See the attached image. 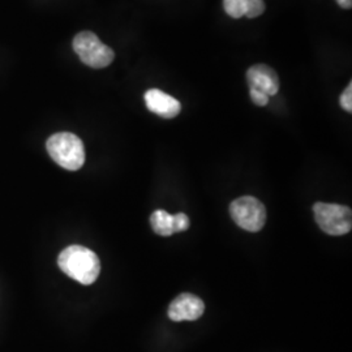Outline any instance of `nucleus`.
<instances>
[{
  "label": "nucleus",
  "mask_w": 352,
  "mask_h": 352,
  "mask_svg": "<svg viewBox=\"0 0 352 352\" xmlns=\"http://www.w3.org/2000/svg\"><path fill=\"white\" fill-rule=\"evenodd\" d=\"M72 46L81 62L96 69L110 65L115 58L113 49L103 45L100 38L88 30L78 33L74 38Z\"/></svg>",
  "instance_id": "7ed1b4c3"
},
{
  "label": "nucleus",
  "mask_w": 352,
  "mask_h": 352,
  "mask_svg": "<svg viewBox=\"0 0 352 352\" xmlns=\"http://www.w3.org/2000/svg\"><path fill=\"white\" fill-rule=\"evenodd\" d=\"M230 214L235 223L245 231L257 232L265 226L266 210L264 204L256 197L244 196L231 202Z\"/></svg>",
  "instance_id": "39448f33"
},
{
  "label": "nucleus",
  "mask_w": 352,
  "mask_h": 352,
  "mask_svg": "<svg viewBox=\"0 0 352 352\" xmlns=\"http://www.w3.org/2000/svg\"><path fill=\"white\" fill-rule=\"evenodd\" d=\"M316 222L320 228L333 236L346 235L351 231V209L338 204L317 202L314 206Z\"/></svg>",
  "instance_id": "20e7f679"
},
{
  "label": "nucleus",
  "mask_w": 352,
  "mask_h": 352,
  "mask_svg": "<svg viewBox=\"0 0 352 352\" xmlns=\"http://www.w3.org/2000/svg\"><path fill=\"white\" fill-rule=\"evenodd\" d=\"M247 81L250 89L265 93L267 97L276 96L279 90V77L277 72L265 64H256L247 71Z\"/></svg>",
  "instance_id": "0eeeda50"
},
{
  "label": "nucleus",
  "mask_w": 352,
  "mask_h": 352,
  "mask_svg": "<svg viewBox=\"0 0 352 352\" xmlns=\"http://www.w3.org/2000/svg\"><path fill=\"white\" fill-rule=\"evenodd\" d=\"M337 3L343 10H350L352 7V0H337Z\"/></svg>",
  "instance_id": "2eb2a0df"
},
{
  "label": "nucleus",
  "mask_w": 352,
  "mask_h": 352,
  "mask_svg": "<svg viewBox=\"0 0 352 352\" xmlns=\"http://www.w3.org/2000/svg\"><path fill=\"white\" fill-rule=\"evenodd\" d=\"M250 94H251V100L256 106H266L269 103V97L260 91V90H256V89H250Z\"/></svg>",
  "instance_id": "4468645a"
},
{
  "label": "nucleus",
  "mask_w": 352,
  "mask_h": 352,
  "mask_svg": "<svg viewBox=\"0 0 352 352\" xmlns=\"http://www.w3.org/2000/svg\"><path fill=\"white\" fill-rule=\"evenodd\" d=\"M248 0H223V7L228 16L232 19H240L245 16Z\"/></svg>",
  "instance_id": "9d476101"
},
{
  "label": "nucleus",
  "mask_w": 352,
  "mask_h": 352,
  "mask_svg": "<svg viewBox=\"0 0 352 352\" xmlns=\"http://www.w3.org/2000/svg\"><path fill=\"white\" fill-rule=\"evenodd\" d=\"M264 12V0H248V3H247V11H245V16H247L248 19L258 17V16H261Z\"/></svg>",
  "instance_id": "9b49d317"
},
{
  "label": "nucleus",
  "mask_w": 352,
  "mask_h": 352,
  "mask_svg": "<svg viewBox=\"0 0 352 352\" xmlns=\"http://www.w3.org/2000/svg\"><path fill=\"white\" fill-rule=\"evenodd\" d=\"M145 103L149 111L164 119H173L182 111L180 102L160 89L148 90L145 93Z\"/></svg>",
  "instance_id": "6e6552de"
},
{
  "label": "nucleus",
  "mask_w": 352,
  "mask_h": 352,
  "mask_svg": "<svg viewBox=\"0 0 352 352\" xmlns=\"http://www.w3.org/2000/svg\"><path fill=\"white\" fill-rule=\"evenodd\" d=\"M58 265L64 274L87 286L94 283L101 272L98 256L82 245L65 248L59 254Z\"/></svg>",
  "instance_id": "f257e3e1"
},
{
  "label": "nucleus",
  "mask_w": 352,
  "mask_h": 352,
  "mask_svg": "<svg viewBox=\"0 0 352 352\" xmlns=\"http://www.w3.org/2000/svg\"><path fill=\"white\" fill-rule=\"evenodd\" d=\"M151 225L155 234L161 236H170L174 234V215L166 210H155L151 214Z\"/></svg>",
  "instance_id": "1a4fd4ad"
},
{
  "label": "nucleus",
  "mask_w": 352,
  "mask_h": 352,
  "mask_svg": "<svg viewBox=\"0 0 352 352\" xmlns=\"http://www.w3.org/2000/svg\"><path fill=\"white\" fill-rule=\"evenodd\" d=\"M46 148L52 161L65 170L77 171L85 164L84 144L74 133L60 132L52 135L46 142Z\"/></svg>",
  "instance_id": "f03ea898"
},
{
  "label": "nucleus",
  "mask_w": 352,
  "mask_h": 352,
  "mask_svg": "<svg viewBox=\"0 0 352 352\" xmlns=\"http://www.w3.org/2000/svg\"><path fill=\"white\" fill-rule=\"evenodd\" d=\"M340 106L343 110H346L347 113L352 111V84H349V87L344 89V91L342 93L340 98Z\"/></svg>",
  "instance_id": "ddd939ff"
},
{
  "label": "nucleus",
  "mask_w": 352,
  "mask_h": 352,
  "mask_svg": "<svg viewBox=\"0 0 352 352\" xmlns=\"http://www.w3.org/2000/svg\"><path fill=\"white\" fill-rule=\"evenodd\" d=\"M189 218L184 213H177L174 215V234L188 230Z\"/></svg>",
  "instance_id": "f8f14e48"
},
{
  "label": "nucleus",
  "mask_w": 352,
  "mask_h": 352,
  "mask_svg": "<svg viewBox=\"0 0 352 352\" xmlns=\"http://www.w3.org/2000/svg\"><path fill=\"white\" fill-rule=\"evenodd\" d=\"M205 311V304L200 298L193 294H180L168 307L170 320L180 321H195L199 320Z\"/></svg>",
  "instance_id": "423d86ee"
}]
</instances>
